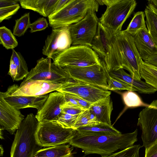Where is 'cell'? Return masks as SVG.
<instances>
[{"mask_svg": "<svg viewBox=\"0 0 157 157\" xmlns=\"http://www.w3.org/2000/svg\"><path fill=\"white\" fill-rule=\"evenodd\" d=\"M102 60L108 72L125 69L135 79L141 80L140 68L142 59L133 36L125 30L118 33L112 38L108 55Z\"/></svg>", "mask_w": 157, "mask_h": 157, "instance_id": "cell-1", "label": "cell"}, {"mask_svg": "<svg viewBox=\"0 0 157 157\" xmlns=\"http://www.w3.org/2000/svg\"><path fill=\"white\" fill-rule=\"evenodd\" d=\"M138 129L132 132L113 135H83L76 132L70 145L82 150L85 155H110L119 149L133 146L137 140Z\"/></svg>", "mask_w": 157, "mask_h": 157, "instance_id": "cell-2", "label": "cell"}, {"mask_svg": "<svg viewBox=\"0 0 157 157\" xmlns=\"http://www.w3.org/2000/svg\"><path fill=\"white\" fill-rule=\"evenodd\" d=\"M96 0L99 5L107 7L99 21L112 39L121 31L123 24L133 12L137 3L135 0Z\"/></svg>", "mask_w": 157, "mask_h": 157, "instance_id": "cell-3", "label": "cell"}, {"mask_svg": "<svg viewBox=\"0 0 157 157\" xmlns=\"http://www.w3.org/2000/svg\"><path fill=\"white\" fill-rule=\"evenodd\" d=\"M39 122L33 113L27 115L17 130L10 151V157H33L42 147L36 134Z\"/></svg>", "mask_w": 157, "mask_h": 157, "instance_id": "cell-4", "label": "cell"}, {"mask_svg": "<svg viewBox=\"0 0 157 157\" xmlns=\"http://www.w3.org/2000/svg\"><path fill=\"white\" fill-rule=\"evenodd\" d=\"M96 0H69L60 9L48 17L52 29L68 26L76 23L91 12L98 11Z\"/></svg>", "mask_w": 157, "mask_h": 157, "instance_id": "cell-5", "label": "cell"}, {"mask_svg": "<svg viewBox=\"0 0 157 157\" xmlns=\"http://www.w3.org/2000/svg\"><path fill=\"white\" fill-rule=\"evenodd\" d=\"M52 60L55 65L62 68L85 67L101 63L99 56L91 48L84 45L71 46Z\"/></svg>", "mask_w": 157, "mask_h": 157, "instance_id": "cell-6", "label": "cell"}, {"mask_svg": "<svg viewBox=\"0 0 157 157\" xmlns=\"http://www.w3.org/2000/svg\"><path fill=\"white\" fill-rule=\"evenodd\" d=\"M76 132L63 127L56 121L39 123L36 136L40 146L49 147L69 143Z\"/></svg>", "mask_w": 157, "mask_h": 157, "instance_id": "cell-7", "label": "cell"}, {"mask_svg": "<svg viewBox=\"0 0 157 157\" xmlns=\"http://www.w3.org/2000/svg\"><path fill=\"white\" fill-rule=\"evenodd\" d=\"M100 59V64L63 68L71 79L108 90L106 69L103 60Z\"/></svg>", "mask_w": 157, "mask_h": 157, "instance_id": "cell-8", "label": "cell"}, {"mask_svg": "<svg viewBox=\"0 0 157 157\" xmlns=\"http://www.w3.org/2000/svg\"><path fill=\"white\" fill-rule=\"evenodd\" d=\"M51 59L42 57L38 59L23 81L40 80L63 84L69 80L71 78L64 69L52 63Z\"/></svg>", "mask_w": 157, "mask_h": 157, "instance_id": "cell-9", "label": "cell"}, {"mask_svg": "<svg viewBox=\"0 0 157 157\" xmlns=\"http://www.w3.org/2000/svg\"><path fill=\"white\" fill-rule=\"evenodd\" d=\"M99 22L96 12H91L79 22L68 26L72 46L84 45L91 48Z\"/></svg>", "mask_w": 157, "mask_h": 157, "instance_id": "cell-10", "label": "cell"}, {"mask_svg": "<svg viewBox=\"0 0 157 157\" xmlns=\"http://www.w3.org/2000/svg\"><path fill=\"white\" fill-rule=\"evenodd\" d=\"M142 131V147H148L157 139V99L153 101L139 113L137 123Z\"/></svg>", "mask_w": 157, "mask_h": 157, "instance_id": "cell-11", "label": "cell"}, {"mask_svg": "<svg viewBox=\"0 0 157 157\" xmlns=\"http://www.w3.org/2000/svg\"><path fill=\"white\" fill-rule=\"evenodd\" d=\"M56 91L75 94L92 104L110 96L111 94L108 90L71 79L63 83Z\"/></svg>", "mask_w": 157, "mask_h": 157, "instance_id": "cell-12", "label": "cell"}, {"mask_svg": "<svg viewBox=\"0 0 157 157\" xmlns=\"http://www.w3.org/2000/svg\"><path fill=\"white\" fill-rule=\"evenodd\" d=\"M63 84L48 81L28 80L23 81L19 86L16 84L8 88L13 96H37L60 88Z\"/></svg>", "mask_w": 157, "mask_h": 157, "instance_id": "cell-13", "label": "cell"}, {"mask_svg": "<svg viewBox=\"0 0 157 157\" xmlns=\"http://www.w3.org/2000/svg\"><path fill=\"white\" fill-rule=\"evenodd\" d=\"M72 41L68 27L52 29L42 49V53L53 59L56 56L70 47Z\"/></svg>", "mask_w": 157, "mask_h": 157, "instance_id": "cell-14", "label": "cell"}, {"mask_svg": "<svg viewBox=\"0 0 157 157\" xmlns=\"http://www.w3.org/2000/svg\"><path fill=\"white\" fill-rule=\"evenodd\" d=\"M65 102L63 93L57 91L51 93L35 115L38 122L56 121L62 113L61 106Z\"/></svg>", "mask_w": 157, "mask_h": 157, "instance_id": "cell-15", "label": "cell"}, {"mask_svg": "<svg viewBox=\"0 0 157 157\" xmlns=\"http://www.w3.org/2000/svg\"><path fill=\"white\" fill-rule=\"evenodd\" d=\"M24 118L20 109L8 103L0 93V124L2 127L13 134Z\"/></svg>", "mask_w": 157, "mask_h": 157, "instance_id": "cell-16", "label": "cell"}, {"mask_svg": "<svg viewBox=\"0 0 157 157\" xmlns=\"http://www.w3.org/2000/svg\"><path fill=\"white\" fill-rule=\"evenodd\" d=\"M4 99L14 107L20 109L33 108L39 110L48 98L49 95L37 96H13L8 88L5 92H0Z\"/></svg>", "mask_w": 157, "mask_h": 157, "instance_id": "cell-17", "label": "cell"}, {"mask_svg": "<svg viewBox=\"0 0 157 157\" xmlns=\"http://www.w3.org/2000/svg\"><path fill=\"white\" fill-rule=\"evenodd\" d=\"M132 36L137 50L143 61H146L150 56L157 53V47L146 27Z\"/></svg>", "mask_w": 157, "mask_h": 157, "instance_id": "cell-18", "label": "cell"}, {"mask_svg": "<svg viewBox=\"0 0 157 157\" xmlns=\"http://www.w3.org/2000/svg\"><path fill=\"white\" fill-rule=\"evenodd\" d=\"M112 77L124 82L132 86L136 91L140 93L151 94L156 90L151 85L141 80H137L130 74L127 73L123 69L108 72Z\"/></svg>", "mask_w": 157, "mask_h": 157, "instance_id": "cell-19", "label": "cell"}, {"mask_svg": "<svg viewBox=\"0 0 157 157\" xmlns=\"http://www.w3.org/2000/svg\"><path fill=\"white\" fill-rule=\"evenodd\" d=\"M111 39L104 27L98 22L96 33L91 44V48L102 60L107 56Z\"/></svg>", "mask_w": 157, "mask_h": 157, "instance_id": "cell-20", "label": "cell"}, {"mask_svg": "<svg viewBox=\"0 0 157 157\" xmlns=\"http://www.w3.org/2000/svg\"><path fill=\"white\" fill-rule=\"evenodd\" d=\"M89 109L98 122L112 125L110 119L113 105L110 96L92 104Z\"/></svg>", "mask_w": 157, "mask_h": 157, "instance_id": "cell-21", "label": "cell"}, {"mask_svg": "<svg viewBox=\"0 0 157 157\" xmlns=\"http://www.w3.org/2000/svg\"><path fill=\"white\" fill-rule=\"evenodd\" d=\"M59 0H20L21 7L33 10L44 17H48L54 11Z\"/></svg>", "mask_w": 157, "mask_h": 157, "instance_id": "cell-22", "label": "cell"}, {"mask_svg": "<svg viewBox=\"0 0 157 157\" xmlns=\"http://www.w3.org/2000/svg\"><path fill=\"white\" fill-rule=\"evenodd\" d=\"M76 130L80 134L86 136L113 135L121 134L112 125L102 123L80 127Z\"/></svg>", "mask_w": 157, "mask_h": 157, "instance_id": "cell-23", "label": "cell"}, {"mask_svg": "<svg viewBox=\"0 0 157 157\" xmlns=\"http://www.w3.org/2000/svg\"><path fill=\"white\" fill-rule=\"evenodd\" d=\"M73 147L62 144L49 147L39 150L33 157H74Z\"/></svg>", "mask_w": 157, "mask_h": 157, "instance_id": "cell-24", "label": "cell"}, {"mask_svg": "<svg viewBox=\"0 0 157 157\" xmlns=\"http://www.w3.org/2000/svg\"><path fill=\"white\" fill-rule=\"evenodd\" d=\"M148 33L157 47V8L148 4L144 10Z\"/></svg>", "mask_w": 157, "mask_h": 157, "instance_id": "cell-25", "label": "cell"}, {"mask_svg": "<svg viewBox=\"0 0 157 157\" xmlns=\"http://www.w3.org/2000/svg\"><path fill=\"white\" fill-rule=\"evenodd\" d=\"M140 73L141 78L157 91V67L142 59Z\"/></svg>", "mask_w": 157, "mask_h": 157, "instance_id": "cell-26", "label": "cell"}, {"mask_svg": "<svg viewBox=\"0 0 157 157\" xmlns=\"http://www.w3.org/2000/svg\"><path fill=\"white\" fill-rule=\"evenodd\" d=\"M145 14L143 11L135 13L127 28L125 30L132 36L139 30L146 27L145 21Z\"/></svg>", "mask_w": 157, "mask_h": 157, "instance_id": "cell-27", "label": "cell"}, {"mask_svg": "<svg viewBox=\"0 0 157 157\" xmlns=\"http://www.w3.org/2000/svg\"><path fill=\"white\" fill-rule=\"evenodd\" d=\"M0 43L7 49H13L18 44L11 30L4 26L0 28Z\"/></svg>", "mask_w": 157, "mask_h": 157, "instance_id": "cell-28", "label": "cell"}, {"mask_svg": "<svg viewBox=\"0 0 157 157\" xmlns=\"http://www.w3.org/2000/svg\"><path fill=\"white\" fill-rule=\"evenodd\" d=\"M10 60H12L17 66L18 73V81L25 78L28 75V71L27 64L21 54L12 50V53Z\"/></svg>", "mask_w": 157, "mask_h": 157, "instance_id": "cell-29", "label": "cell"}, {"mask_svg": "<svg viewBox=\"0 0 157 157\" xmlns=\"http://www.w3.org/2000/svg\"><path fill=\"white\" fill-rule=\"evenodd\" d=\"M96 117L89 109L85 110L79 114L76 120L74 128L100 123Z\"/></svg>", "mask_w": 157, "mask_h": 157, "instance_id": "cell-30", "label": "cell"}, {"mask_svg": "<svg viewBox=\"0 0 157 157\" xmlns=\"http://www.w3.org/2000/svg\"><path fill=\"white\" fill-rule=\"evenodd\" d=\"M29 13H26L15 20L13 33L20 37L24 35L31 24Z\"/></svg>", "mask_w": 157, "mask_h": 157, "instance_id": "cell-31", "label": "cell"}, {"mask_svg": "<svg viewBox=\"0 0 157 157\" xmlns=\"http://www.w3.org/2000/svg\"><path fill=\"white\" fill-rule=\"evenodd\" d=\"M122 96L125 104L129 107H146L149 105L144 103L140 97L133 91L128 90L122 93Z\"/></svg>", "mask_w": 157, "mask_h": 157, "instance_id": "cell-32", "label": "cell"}, {"mask_svg": "<svg viewBox=\"0 0 157 157\" xmlns=\"http://www.w3.org/2000/svg\"><path fill=\"white\" fill-rule=\"evenodd\" d=\"M106 73L108 90L114 91L126 90L136 91L135 89L131 86L111 77L109 75L107 69Z\"/></svg>", "mask_w": 157, "mask_h": 157, "instance_id": "cell-33", "label": "cell"}, {"mask_svg": "<svg viewBox=\"0 0 157 157\" xmlns=\"http://www.w3.org/2000/svg\"><path fill=\"white\" fill-rule=\"evenodd\" d=\"M141 147L140 144L136 145L121 151L102 157H139V152Z\"/></svg>", "mask_w": 157, "mask_h": 157, "instance_id": "cell-34", "label": "cell"}, {"mask_svg": "<svg viewBox=\"0 0 157 157\" xmlns=\"http://www.w3.org/2000/svg\"><path fill=\"white\" fill-rule=\"evenodd\" d=\"M78 115H72L62 112L56 121L64 128L74 129V127Z\"/></svg>", "mask_w": 157, "mask_h": 157, "instance_id": "cell-35", "label": "cell"}, {"mask_svg": "<svg viewBox=\"0 0 157 157\" xmlns=\"http://www.w3.org/2000/svg\"><path fill=\"white\" fill-rule=\"evenodd\" d=\"M61 108L62 112L72 115H78L86 109L66 101L61 106Z\"/></svg>", "mask_w": 157, "mask_h": 157, "instance_id": "cell-36", "label": "cell"}, {"mask_svg": "<svg viewBox=\"0 0 157 157\" xmlns=\"http://www.w3.org/2000/svg\"><path fill=\"white\" fill-rule=\"evenodd\" d=\"M20 8L19 4L11 6L0 8V22L10 18Z\"/></svg>", "mask_w": 157, "mask_h": 157, "instance_id": "cell-37", "label": "cell"}, {"mask_svg": "<svg viewBox=\"0 0 157 157\" xmlns=\"http://www.w3.org/2000/svg\"><path fill=\"white\" fill-rule=\"evenodd\" d=\"M48 23L45 18H40L31 24L29 28L31 33L44 30L48 27Z\"/></svg>", "mask_w": 157, "mask_h": 157, "instance_id": "cell-38", "label": "cell"}, {"mask_svg": "<svg viewBox=\"0 0 157 157\" xmlns=\"http://www.w3.org/2000/svg\"><path fill=\"white\" fill-rule=\"evenodd\" d=\"M74 99L81 107L86 109H89L92 103L84 100L79 96L74 94L65 93Z\"/></svg>", "mask_w": 157, "mask_h": 157, "instance_id": "cell-39", "label": "cell"}, {"mask_svg": "<svg viewBox=\"0 0 157 157\" xmlns=\"http://www.w3.org/2000/svg\"><path fill=\"white\" fill-rule=\"evenodd\" d=\"M144 157H157V142L145 147Z\"/></svg>", "mask_w": 157, "mask_h": 157, "instance_id": "cell-40", "label": "cell"}, {"mask_svg": "<svg viewBox=\"0 0 157 157\" xmlns=\"http://www.w3.org/2000/svg\"><path fill=\"white\" fill-rule=\"evenodd\" d=\"M19 0H0V8L16 5L18 4Z\"/></svg>", "mask_w": 157, "mask_h": 157, "instance_id": "cell-41", "label": "cell"}, {"mask_svg": "<svg viewBox=\"0 0 157 157\" xmlns=\"http://www.w3.org/2000/svg\"><path fill=\"white\" fill-rule=\"evenodd\" d=\"M145 62L157 67V53L150 56Z\"/></svg>", "mask_w": 157, "mask_h": 157, "instance_id": "cell-42", "label": "cell"}, {"mask_svg": "<svg viewBox=\"0 0 157 157\" xmlns=\"http://www.w3.org/2000/svg\"><path fill=\"white\" fill-rule=\"evenodd\" d=\"M69 0H59L53 13H55L60 9L62 7L65 5L69 1Z\"/></svg>", "mask_w": 157, "mask_h": 157, "instance_id": "cell-43", "label": "cell"}, {"mask_svg": "<svg viewBox=\"0 0 157 157\" xmlns=\"http://www.w3.org/2000/svg\"><path fill=\"white\" fill-rule=\"evenodd\" d=\"M148 4H151L157 8V0H152L148 1Z\"/></svg>", "mask_w": 157, "mask_h": 157, "instance_id": "cell-44", "label": "cell"}, {"mask_svg": "<svg viewBox=\"0 0 157 157\" xmlns=\"http://www.w3.org/2000/svg\"><path fill=\"white\" fill-rule=\"evenodd\" d=\"M156 142H157V140H156Z\"/></svg>", "mask_w": 157, "mask_h": 157, "instance_id": "cell-45", "label": "cell"}, {"mask_svg": "<svg viewBox=\"0 0 157 157\" xmlns=\"http://www.w3.org/2000/svg\"></svg>", "mask_w": 157, "mask_h": 157, "instance_id": "cell-46", "label": "cell"}]
</instances>
